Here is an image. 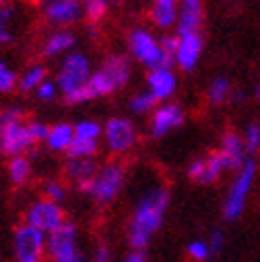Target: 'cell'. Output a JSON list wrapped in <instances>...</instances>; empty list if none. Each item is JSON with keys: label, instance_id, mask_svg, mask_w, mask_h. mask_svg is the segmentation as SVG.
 <instances>
[{"label": "cell", "instance_id": "cell-39", "mask_svg": "<svg viewBox=\"0 0 260 262\" xmlns=\"http://www.w3.org/2000/svg\"><path fill=\"white\" fill-rule=\"evenodd\" d=\"M177 41H179V36H177V34H175V36H171V34H164V36H160V47H162L164 54H168V56H175Z\"/></svg>", "mask_w": 260, "mask_h": 262}, {"label": "cell", "instance_id": "cell-2", "mask_svg": "<svg viewBox=\"0 0 260 262\" xmlns=\"http://www.w3.org/2000/svg\"><path fill=\"white\" fill-rule=\"evenodd\" d=\"M130 77H133V64H130V60L126 56L113 54L92 73L88 85L79 92V96L73 100V104H81L88 100L109 96L115 90L124 88L130 81Z\"/></svg>", "mask_w": 260, "mask_h": 262}, {"label": "cell", "instance_id": "cell-44", "mask_svg": "<svg viewBox=\"0 0 260 262\" xmlns=\"http://www.w3.org/2000/svg\"><path fill=\"white\" fill-rule=\"evenodd\" d=\"M7 3H9V0H0V7H5Z\"/></svg>", "mask_w": 260, "mask_h": 262}, {"label": "cell", "instance_id": "cell-17", "mask_svg": "<svg viewBox=\"0 0 260 262\" xmlns=\"http://www.w3.org/2000/svg\"><path fill=\"white\" fill-rule=\"evenodd\" d=\"M224 171H226V164L222 160V156L215 151L211 156H207V158L192 160L188 166V177L199 183H213L220 179V175Z\"/></svg>", "mask_w": 260, "mask_h": 262}, {"label": "cell", "instance_id": "cell-41", "mask_svg": "<svg viewBox=\"0 0 260 262\" xmlns=\"http://www.w3.org/2000/svg\"><path fill=\"white\" fill-rule=\"evenodd\" d=\"M51 262H88L85 256L81 252H75L71 256H64V258H58V260H51Z\"/></svg>", "mask_w": 260, "mask_h": 262}, {"label": "cell", "instance_id": "cell-32", "mask_svg": "<svg viewBox=\"0 0 260 262\" xmlns=\"http://www.w3.org/2000/svg\"><path fill=\"white\" fill-rule=\"evenodd\" d=\"M43 199H49V201H54V203H60L67 199V186H64L62 181L58 179H49L43 183Z\"/></svg>", "mask_w": 260, "mask_h": 262}, {"label": "cell", "instance_id": "cell-20", "mask_svg": "<svg viewBox=\"0 0 260 262\" xmlns=\"http://www.w3.org/2000/svg\"><path fill=\"white\" fill-rule=\"evenodd\" d=\"M177 15H179V0H151L149 19L156 28L171 30L177 24Z\"/></svg>", "mask_w": 260, "mask_h": 262}, {"label": "cell", "instance_id": "cell-34", "mask_svg": "<svg viewBox=\"0 0 260 262\" xmlns=\"http://www.w3.org/2000/svg\"><path fill=\"white\" fill-rule=\"evenodd\" d=\"M243 143H245V151L248 154H256L260 149V126L258 124H250L243 130Z\"/></svg>", "mask_w": 260, "mask_h": 262}, {"label": "cell", "instance_id": "cell-43", "mask_svg": "<svg viewBox=\"0 0 260 262\" xmlns=\"http://www.w3.org/2000/svg\"><path fill=\"white\" fill-rule=\"evenodd\" d=\"M256 96H258V100H260V83H258V88H256Z\"/></svg>", "mask_w": 260, "mask_h": 262}, {"label": "cell", "instance_id": "cell-28", "mask_svg": "<svg viewBox=\"0 0 260 262\" xmlns=\"http://www.w3.org/2000/svg\"><path fill=\"white\" fill-rule=\"evenodd\" d=\"M75 128V139L81 141H96L102 137V126L96 120H79L77 124H73Z\"/></svg>", "mask_w": 260, "mask_h": 262}, {"label": "cell", "instance_id": "cell-16", "mask_svg": "<svg viewBox=\"0 0 260 262\" xmlns=\"http://www.w3.org/2000/svg\"><path fill=\"white\" fill-rule=\"evenodd\" d=\"M203 19H205L203 0H179V15L175 24L177 36L197 34L203 26Z\"/></svg>", "mask_w": 260, "mask_h": 262}, {"label": "cell", "instance_id": "cell-9", "mask_svg": "<svg viewBox=\"0 0 260 262\" xmlns=\"http://www.w3.org/2000/svg\"><path fill=\"white\" fill-rule=\"evenodd\" d=\"M24 220H26V224H30L36 230L49 234L67 222V213H64L60 203H54L49 199H38L28 205Z\"/></svg>", "mask_w": 260, "mask_h": 262}, {"label": "cell", "instance_id": "cell-4", "mask_svg": "<svg viewBox=\"0 0 260 262\" xmlns=\"http://www.w3.org/2000/svg\"><path fill=\"white\" fill-rule=\"evenodd\" d=\"M128 51L139 64H143L147 71L160 69V67H175L173 56H168L160 47V38H156V34L149 28H133L128 34Z\"/></svg>", "mask_w": 260, "mask_h": 262}, {"label": "cell", "instance_id": "cell-27", "mask_svg": "<svg viewBox=\"0 0 260 262\" xmlns=\"http://www.w3.org/2000/svg\"><path fill=\"white\" fill-rule=\"evenodd\" d=\"M232 94V88H230V81L226 77H215V79L209 83V90H207V100L213 107L218 104H224Z\"/></svg>", "mask_w": 260, "mask_h": 262}, {"label": "cell", "instance_id": "cell-13", "mask_svg": "<svg viewBox=\"0 0 260 262\" xmlns=\"http://www.w3.org/2000/svg\"><path fill=\"white\" fill-rule=\"evenodd\" d=\"M79 230L73 222H64L62 226H58L54 232L47 234V256L51 260H58L64 256H71L75 252H79Z\"/></svg>", "mask_w": 260, "mask_h": 262}, {"label": "cell", "instance_id": "cell-22", "mask_svg": "<svg viewBox=\"0 0 260 262\" xmlns=\"http://www.w3.org/2000/svg\"><path fill=\"white\" fill-rule=\"evenodd\" d=\"M75 139V128L69 122H58L54 126H49V135L45 139V145L49 151L56 154H67L71 143Z\"/></svg>", "mask_w": 260, "mask_h": 262}, {"label": "cell", "instance_id": "cell-29", "mask_svg": "<svg viewBox=\"0 0 260 262\" xmlns=\"http://www.w3.org/2000/svg\"><path fill=\"white\" fill-rule=\"evenodd\" d=\"M81 5H83V15L92 24H98L109 11V0H81Z\"/></svg>", "mask_w": 260, "mask_h": 262}, {"label": "cell", "instance_id": "cell-37", "mask_svg": "<svg viewBox=\"0 0 260 262\" xmlns=\"http://www.w3.org/2000/svg\"><path fill=\"white\" fill-rule=\"evenodd\" d=\"M24 122V111L19 107H7L0 111V124H17Z\"/></svg>", "mask_w": 260, "mask_h": 262}, {"label": "cell", "instance_id": "cell-7", "mask_svg": "<svg viewBox=\"0 0 260 262\" xmlns=\"http://www.w3.org/2000/svg\"><path fill=\"white\" fill-rule=\"evenodd\" d=\"M13 254H15V262H45L47 234L24 222L13 234Z\"/></svg>", "mask_w": 260, "mask_h": 262}, {"label": "cell", "instance_id": "cell-25", "mask_svg": "<svg viewBox=\"0 0 260 262\" xmlns=\"http://www.w3.org/2000/svg\"><path fill=\"white\" fill-rule=\"evenodd\" d=\"M17 21V7L15 5H5L0 7V45H9L13 43V36H15V30L13 26Z\"/></svg>", "mask_w": 260, "mask_h": 262}, {"label": "cell", "instance_id": "cell-6", "mask_svg": "<svg viewBox=\"0 0 260 262\" xmlns=\"http://www.w3.org/2000/svg\"><path fill=\"white\" fill-rule=\"evenodd\" d=\"M126 183V166L122 162H107L98 166V173L90 186V196L98 203V205H111L115 199L120 196Z\"/></svg>", "mask_w": 260, "mask_h": 262}, {"label": "cell", "instance_id": "cell-45", "mask_svg": "<svg viewBox=\"0 0 260 262\" xmlns=\"http://www.w3.org/2000/svg\"><path fill=\"white\" fill-rule=\"evenodd\" d=\"M109 3H122V0H109Z\"/></svg>", "mask_w": 260, "mask_h": 262}, {"label": "cell", "instance_id": "cell-15", "mask_svg": "<svg viewBox=\"0 0 260 262\" xmlns=\"http://www.w3.org/2000/svg\"><path fill=\"white\" fill-rule=\"evenodd\" d=\"M98 173L94 158H69L64 164V175L79 192H90V186Z\"/></svg>", "mask_w": 260, "mask_h": 262}, {"label": "cell", "instance_id": "cell-30", "mask_svg": "<svg viewBox=\"0 0 260 262\" xmlns=\"http://www.w3.org/2000/svg\"><path fill=\"white\" fill-rule=\"evenodd\" d=\"M98 151V143L96 141H81V139H73L71 147L67 151L69 158H94V154Z\"/></svg>", "mask_w": 260, "mask_h": 262}, {"label": "cell", "instance_id": "cell-11", "mask_svg": "<svg viewBox=\"0 0 260 262\" xmlns=\"http://www.w3.org/2000/svg\"><path fill=\"white\" fill-rule=\"evenodd\" d=\"M83 15L81 0H45L43 5V17L49 26L62 30L77 24Z\"/></svg>", "mask_w": 260, "mask_h": 262}, {"label": "cell", "instance_id": "cell-38", "mask_svg": "<svg viewBox=\"0 0 260 262\" xmlns=\"http://www.w3.org/2000/svg\"><path fill=\"white\" fill-rule=\"evenodd\" d=\"M224 241H226V234H224L222 230H220V228H215V230L209 234V239H207V243H209L211 256H215V254H220V252H222Z\"/></svg>", "mask_w": 260, "mask_h": 262}, {"label": "cell", "instance_id": "cell-40", "mask_svg": "<svg viewBox=\"0 0 260 262\" xmlns=\"http://www.w3.org/2000/svg\"><path fill=\"white\" fill-rule=\"evenodd\" d=\"M92 262H111V250H109V245H105V243L96 245V250L92 254Z\"/></svg>", "mask_w": 260, "mask_h": 262}, {"label": "cell", "instance_id": "cell-26", "mask_svg": "<svg viewBox=\"0 0 260 262\" xmlns=\"http://www.w3.org/2000/svg\"><path fill=\"white\" fill-rule=\"evenodd\" d=\"M128 107L135 115H151L156 111V107H158V100H156V96L149 90H143V92H139V94H135L133 98H130Z\"/></svg>", "mask_w": 260, "mask_h": 262}, {"label": "cell", "instance_id": "cell-36", "mask_svg": "<svg viewBox=\"0 0 260 262\" xmlns=\"http://www.w3.org/2000/svg\"><path fill=\"white\" fill-rule=\"evenodd\" d=\"M28 130H30L34 143H45V139L49 135V124H45L41 120H32V122H28Z\"/></svg>", "mask_w": 260, "mask_h": 262}, {"label": "cell", "instance_id": "cell-35", "mask_svg": "<svg viewBox=\"0 0 260 262\" xmlns=\"http://www.w3.org/2000/svg\"><path fill=\"white\" fill-rule=\"evenodd\" d=\"M36 98L38 100H43V102H49V100H54L58 94H60V90H58V85H56V81H45V83H41L36 88Z\"/></svg>", "mask_w": 260, "mask_h": 262}, {"label": "cell", "instance_id": "cell-3", "mask_svg": "<svg viewBox=\"0 0 260 262\" xmlns=\"http://www.w3.org/2000/svg\"><path fill=\"white\" fill-rule=\"evenodd\" d=\"M92 73V62L83 51H71L69 56H64L56 75V85L69 104H73V100L79 96V92L88 85Z\"/></svg>", "mask_w": 260, "mask_h": 262}, {"label": "cell", "instance_id": "cell-24", "mask_svg": "<svg viewBox=\"0 0 260 262\" xmlns=\"http://www.w3.org/2000/svg\"><path fill=\"white\" fill-rule=\"evenodd\" d=\"M47 81V69L43 64H30L21 75H19V90L21 92H36V88Z\"/></svg>", "mask_w": 260, "mask_h": 262}, {"label": "cell", "instance_id": "cell-42", "mask_svg": "<svg viewBox=\"0 0 260 262\" xmlns=\"http://www.w3.org/2000/svg\"><path fill=\"white\" fill-rule=\"evenodd\" d=\"M124 262H145V256H143V252H130Z\"/></svg>", "mask_w": 260, "mask_h": 262}, {"label": "cell", "instance_id": "cell-18", "mask_svg": "<svg viewBox=\"0 0 260 262\" xmlns=\"http://www.w3.org/2000/svg\"><path fill=\"white\" fill-rule=\"evenodd\" d=\"M147 90L156 96L158 102L171 98L177 92V75L173 73V67L151 69L147 73Z\"/></svg>", "mask_w": 260, "mask_h": 262}, {"label": "cell", "instance_id": "cell-21", "mask_svg": "<svg viewBox=\"0 0 260 262\" xmlns=\"http://www.w3.org/2000/svg\"><path fill=\"white\" fill-rule=\"evenodd\" d=\"M75 43H77L75 34L67 28H62V30H54L51 34H47L41 51H43L45 58H58V56H64V54H71Z\"/></svg>", "mask_w": 260, "mask_h": 262}, {"label": "cell", "instance_id": "cell-31", "mask_svg": "<svg viewBox=\"0 0 260 262\" xmlns=\"http://www.w3.org/2000/svg\"><path fill=\"white\" fill-rule=\"evenodd\" d=\"M19 75L13 71L7 62H0V94H9L17 88Z\"/></svg>", "mask_w": 260, "mask_h": 262}, {"label": "cell", "instance_id": "cell-10", "mask_svg": "<svg viewBox=\"0 0 260 262\" xmlns=\"http://www.w3.org/2000/svg\"><path fill=\"white\" fill-rule=\"evenodd\" d=\"M32 147L34 139L26 122L0 124V154L9 156V158H17V156H26Z\"/></svg>", "mask_w": 260, "mask_h": 262}, {"label": "cell", "instance_id": "cell-12", "mask_svg": "<svg viewBox=\"0 0 260 262\" xmlns=\"http://www.w3.org/2000/svg\"><path fill=\"white\" fill-rule=\"evenodd\" d=\"M184 120H186V113L177 102L158 104L156 111L149 115V137L162 139L168 133L177 130L181 124H184Z\"/></svg>", "mask_w": 260, "mask_h": 262}, {"label": "cell", "instance_id": "cell-1", "mask_svg": "<svg viewBox=\"0 0 260 262\" xmlns=\"http://www.w3.org/2000/svg\"><path fill=\"white\" fill-rule=\"evenodd\" d=\"M168 201H171V196L164 186H151L139 196L128 226V241L135 252L145 250L151 237L160 230L168 209Z\"/></svg>", "mask_w": 260, "mask_h": 262}, {"label": "cell", "instance_id": "cell-33", "mask_svg": "<svg viewBox=\"0 0 260 262\" xmlns=\"http://www.w3.org/2000/svg\"><path fill=\"white\" fill-rule=\"evenodd\" d=\"M186 252L188 256L194 260V262H207L211 258V250H209V243L203 241V239H194L188 243L186 247Z\"/></svg>", "mask_w": 260, "mask_h": 262}, {"label": "cell", "instance_id": "cell-23", "mask_svg": "<svg viewBox=\"0 0 260 262\" xmlns=\"http://www.w3.org/2000/svg\"><path fill=\"white\" fill-rule=\"evenodd\" d=\"M7 173H9V181L13 186H26L32 177V164L26 156H17V158L9 160Z\"/></svg>", "mask_w": 260, "mask_h": 262}, {"label": "cell", "instance_id": "cell-5", "mask_svg": "<svg viewBox=\"0 0 260 262\" xmlns=\"http://www.w3.org/2000/svg\"><path fill=\"white\" fill-rule=\"evenodd\" d=\"M254 179H256V162L254 160H245V164L239 168L235 179H232L230 190H228L226 199H224L222 213H224L226 220L232 222V220L241 217V213L245 211V205H248Z\"/></svg>", "mask_w": 260, "mask_h": 262}, {"label": "cell", "instance_id": "cell-8", "mask_svg": "<svg viewBox=\"0 0 260 262\" xmlns=\"http://www.w3.org/2000/svg\"><path fill=\"white\" fill-rule=\"evenodd\" d=\"M105 147L113 156H124L137 145V126L128 117H109L102 128Z\"/></svg>", "mask_w": 260, "mask_h": 262}, {"label": "cell", "instance_id": "cell-19", "mask_svg": "<svg viewBox=\"0 0 260 262\" xmlns=\"http://www.w3.org/2000/svg\"><path fill=\"white\" fill-rule=\"evenodd\" d=\"M220 156L226 164V171H239V168L245 164V143H243V137L237 135V133H226L222 137V143H220Z\"/></svg>", "mask_w": 260, "mask_h": 262}, {"label": "cell", "instance_id": "cell-14", "mask_svg": "<svg viewBox=\"0 0 260 262\" xmlns=\"http://www.w3.org/2000/svg\"><path fill=\"white\" fill-rule=\"evenodd\" d=\"M201 56H203V36H201V32L179 36L175 56H173V62H175L177 69L186 71V73L194 71L197 64L201 62Z\"/></svg>", "mask_w": 260, "mask_h": 262}]
</instances>
